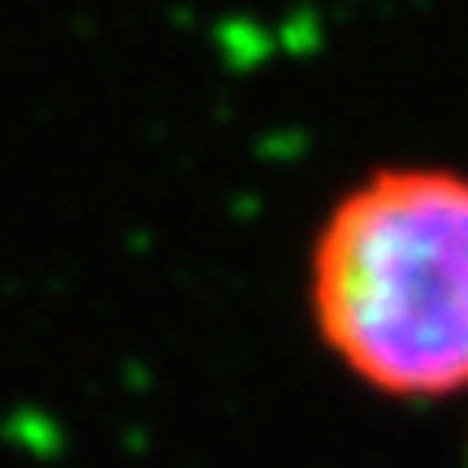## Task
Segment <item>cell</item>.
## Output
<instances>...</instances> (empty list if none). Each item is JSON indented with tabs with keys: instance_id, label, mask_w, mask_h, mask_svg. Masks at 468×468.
<instances>
[{
	"instance_id": "1",
	"label": "cell",
	"mask_w": 468,
	"mask_h": 468,
	"mask_svg": "<svg viewBox=\"0 0 468 468\" xmlns=\"http://www.w3.org/2000/svg\"><path fill=\"white\" fill-rule=\"evenodd\" d=\"M321 347L390 399L468 390V174L386 165L321 218L308 261Z\"/></svg>"
}]
</instances>
